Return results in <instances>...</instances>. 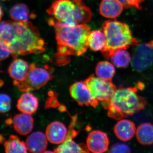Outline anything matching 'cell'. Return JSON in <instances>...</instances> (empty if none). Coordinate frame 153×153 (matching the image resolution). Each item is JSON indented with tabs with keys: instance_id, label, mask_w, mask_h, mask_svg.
Here are the masks:
<instances>
[{
	"instance_id": "obj_15",
	"label": "cell",
	"mask_w": 153,
	"mask_h": 153,
	"mask_svg": "<svg viewBox=\"0 0 153 153\" xmlns=\"http://www.w3.org/2000/svg\"><path fill=\"white\" fill-rule=\"evenodd\" d=\"M14 129L22 135H26L32 131L34 119L31 114L22 113L16 115L12 120Z\"/></svg>"
},
{
	"instance_id": "obj_16",
	"label": "cell",
	"mask_w": 153,
	"mask_h": 153,
	"mask_svg": "<svg viewBox=\"0 0 153 153\" xmlns=\"http://www.w3.org/2000/svg\"><path fill=\"white\" fill-rule=\"evenodd\" d=\"M25 143L30 152L42 153L47 149L48 143L46 134L38 131L34 132L29 135Z\"/></svg>"
},
{
	"instance_id": "obj_17",
	"label": "cell",
	"mask_w": 153,
	"mask_h": 153,
	"mask_svg": "<svg viewBox=\"0 0 153 153\" xmlns=\"http://www.w3.org/2000/svg\"><path fill=\"white\" fill-rule=\"evenodd\" d=\"M124 8L118 0H102L99 6L100 13L105 18L114 19L120 16Z\"/></svg>"
},
{
	"instance_id": "obj_26",
	"label": "cell",
	"mask_w": 153,
	"mask_h": 153,
	"mask_svg": "<svg viewBox=\"0 0 153 153\" xmlns=\"http://www.w3.org/2000/svg\"><path fill=\"white\" fill-rule=\"evenodd\" d=\"M108 153H131V152L127 145L116 143L111 147Z\"/></svg>"
},
{
	"instance_id": "obj_9",
	"label": "cell",
	"mask_w": 153,
	"mask_h": 153,
	"mask_svg": "<svg viewBox=\"0 0 153 153\" xmlns=\"http://www.w3.org/2000/svg\"><path fill=\"white\" fill-rule=\"evenodd\" d=\"M77 119L76 115L71 117L66 139L55 149L54 151L55 153H90L87 145L83 143L77 144L73 140L78 132L74 129Z\"/></svg>"
},
{
	"instance_id": "obj_5",
	"label": "cell",
	"mask_w": 153,
	"mask_h": 153,
	"mask_svg": "<svg viewBox=\"0 0 153 153\" xmlns=\"http://www.w3.org/2000/svg\"><path fill=\"white\" fill-rule=\"evenodd\" d=\"M102 28L106 38V45L101 52L105 58L110 59L117 49H127L131 46L139 44L133 36L129 27L125 23L108 20L102 24Z\"/></svg>"
},
{
	"instance_id": "obj_19",
	"label": "cell",
	"mask_w": 153,
	"mask_h": 153,
	"mask_svg": "<svg viewBox=\"0 0 153 153\" xmlns=\"http://www.w3.org/2000/svg\"><path fill=\"white\" fill-rule=\"evenodd\" d=\"M136 136L140 144L151 145L153 144V125L145 123L140 125L136 130Z\"/></svg>"
},
{
	"instance_id": "obj_3",
	"label": "cell",
	"mask_w": 153,
	"mask_h": 153,
	"mask_svg": "<svg viewBox=\"0 0 153 153\" xmlns=\"http://www.w3.org/2000/svg\"><path fill=\"white\" fill-rule=\"evenodd\" d=\"M136 87L119 88L108 101L102 102L110 117L119 120L144 109L146 101L139 95Z\"/></svg>"
},
{
	"instance_id": "obj_24",
	"label": "cell",
	"mask_w": 153,
	"mask_h": 153,
	"mask_svg": "<svg viewBox=\"0 0 153 153\" xmlns=\"http://www.w3.org/2000/svg\"><path fill=\"white\" fill-rule=\"evenodd\" d=\"M110 59L113 64L118 68H126L131 61L130 54L126 49H124L115 51Z\"/></svg>"
},
{
	"instance_id": "obj_28",
	"label": "cell",
	"mask_w": 153,
	"mask_h": 153,
	"mask_svg": "<svg viewBox=\"0 0 153 153\" xmlns=\"http://www.w3.org/2000/svg\"><path fill=\"white\" fill-rule=\"evenodd\" d=\"M0 46H1V60H4L8 58L10 55L12 54V53L8 46L3 41H1Z\"/></svg>"
},
{
	"instance_id": "obj_14",
	"label": "cell",
	"mask_w": 153,
	"mask_h": 153,
	"mask_svg": "<svg viewBox=\"0 0 153 153\" xmlns=\"http://www.w3.org/2000/svg\"><path fill=\"white\" fill-rule=\"evenodd\" d=\"M136 128L133 122L126 118L120 120L114 127L116 136L123 142L131 140L136 132Z\"/></svg>"
},
{
	"instance_id": "obj_4",
	"label": "cell",
	"mask_w": 153,
	"mask_h": 153,
	"mask_svg": "<svg viewBox=\"0 0 153 153\" xmlns=\"http://www.w3.org/2000/svg\"><path fill=\"white\" fill-rule=\"evenodd\" d=\"M47 12L60 25L69 27L86 24L92 16L91 10L83 0H56Z\"/></svg>"
},
{
	"instance_id": "obj_25",
	"label": "cell",
	"mask_w": 153,
	"mask_h": 153,
	"mask_svg": "<svg viewBox=\"0 0 153 153\" xmlns=\"http://www.w3.org/2000/svg\"><path fill=\"white\" fill-rule=\"evenodd\" d=\"M1 103H0V111L1 113L8 112L11 107V99L10 97L5 94H1Z\"/></svg>"
},
{
	"instance_id": "obj_6",
	"label": "cell",
	"mask_w": 153,
	"mask_h": 153,
	"mask_svg": "<svg viewBox=\"0 0 153 153\" xmlns=\"http://www.w3.org/2000/svg\"><path fill=\"white\" fill-rule=\"evenodd\" d=\"M52 78V74L47 69L37 67L36 64L32 63L30 64V69L25 80L15 85L22 92H29L40 89Z\"/></svg>"
},
{
	"instance_id": "obj_13",
	"label": "cell",
	"mask_w": 153,
	"mask_h": 153,
	"mask_svg": "<svg viewBox=\"0 0 153 153\" xmlns=\"http://www.w3.org/2000/svg\"><path fill=\"white\" fill-rule=\"evenodd\" d=\"M68 132L66 126L63 123L55 121L47 126L45 134L50 143L59 144L62 143L66 139Z\"/></svg>"
},
{
	"instance_id": "obj_7",
	"label": "cell",
	"mask_w": 153,
	"mask_h": 153,
	"mask_svg": "<svg viewBox=\"0 0 153 153\" xmlns=\"http://www.w3.org/2000/svg\"><path fill=\"white\" fill-rule=\"evenodd\" d=\"M84 82L93 97L102 102L109 100L117 89L112 81L101 79L93 74L88 76Z\"/></svg>"
},
{
	"instance_id": "obj_29",
	"label": "cell",
	"mask_w": 153,
	"mask_h": 153,
	"mask_svg": "<svg viewBox=\"0 0 153 153\" xmlns=\"http://www.w3.org/2000/svg\"><path fill=\"white\" fill-rule=\"evenodd\" d=\"M42 153H55V152H51V151H45Z\"/></svg>"
},
{
	"instance_id": "obj_23",
	"label": "cell",
	"mask_w": 153,
	"mask_h": 153,
	"mask_svg": "<svg viewBox=\"0 0 153 153\" xmlns=\"http://www.w3.org/2000/svg\"><path fill=\"white\" fill-rule=\"evenodd\" d=\"M96 76L105 80L111 81L115 74V68L113 63L103 60L99 62L96 66Z\"/></svg>"
},
{
	"instance_id": "obj_2",
	"label": "cell",
	"mask_w": 153,
	"mask_h": 153,
	"mask_svg": "<svg viewBox=\"0 0 153 153\" xmlns=\"http://www.w3.org/2000/svg\"><path fill=\"white\" fill-rule=\"evenodd\" d=\"M48 24L55 29L57 44L55 57L57 62H68V56H79L86 52L88 48V38L91 32L87 24L69 27L60 25L53 18L49 19Z\"/></svg>"
},
{
	"instance_id": "obj_22",
	"label": "cell",
	"mask_w": 153,
	"mask_h": 153,
	"mask_svg": "<svg viewBox=\"0 0 153 153\" xmlns=\"http://www.w3.org/2000/svg\"><path fill=\"white\" fill-rule=\"evenodd\" d=\"M4 146L5 153H27L26 143L14 135L4 142Z\"/></svg>"
},
{
	"instance_id": "obj_12",
	"label": "cell",
	"mask_w": 153,
	"mask_h": 153,
	"mask_svg": "<svg viewBox=\"0 0 153 153\" xmlns=\"http://www.w3.org/2000/svg\"><path fill=\"white\" fill-rule=\"evenodd\" d=\"M30 66V65L27 61L20 58H16L11 63L8 71L10 76L13 79L14 85L25 80Z\"/></svg>"
},
{
	"instance_id": "obj_1",
	"label": "cell",
	"mask_w": 153,
	"mask_h": 153,
	"mask_svg": "<svg viewBox=\"0 0 153 153\" xmlns=\"http://www.w3.org/2000/svg\"><path fill=\"white\" fill-rule=\"evenodd\" d=\"M0 39L8 46L13 57L39 54L45 50V43L38 28L31 22L2 21Z\"/></svg>"
},
{
	"instance_id": "obj_30",
	"label": "cell",
	"mask_w": 153,
	"mask_h": 153,
	"mask_svg": "<svg viewBox=\"0 0 153 153\" xmlns=\"http://www.w3.org/2000/svg\"><path fill=\"white\" fill-rule=\"evenodd\" d=\"M3 15V14L2 9L1 7V18H2V17Z\"/></svg>"
},
{
	"instance_id": "obj_11",
	"label": "cell",
	"mask_w": 153,
	"mask_h": 153,
	"mask_svg": "<svg viewBox=\"0 0 153 153\" xmlns=\"http://www.w3.org/2000/svg\"><path fill=\"white\" fill-rule=\"evenodd\" d=\"M109 141L108 136L104 132L94 130L88 134L86 145L92 153H104L108 149Z\"/></svg>"
},
{
	"instance_id": "obj_8",
	"label": "cell",
	"mask_w": 153,
	"mask_h": 153,
	"mask_svg": "<svg viewBox=\"0 0 153 153\" xmlns=\"http://www.w3.org/2000/svg\"><path fill=\"white\" fill-rule=\"evenodd\" d=\"M136 47L131 58L132 66L136 71H144L153 64V40Z\"/></svg>"
},
{
	"instance_id": "obj_27",
	"label": "cell",
	"mask_w": 153,
	"mask_h": 153,
	"mask_svg": "<svg viewBox=\"0 0 153 153\" xmlns=\"http://www.w3.org/2000/svg\"><path fill=\"white\" fill-rule=\"evenodd\" d=\"M124 6L125 8L128 9L130 8H135L141 10L142 6L141 4L144 0H118Z\"/></svg>"
},
{
	"instance_id": "obj_10",
	"label": "cell",
	"mask_w": 153,
	"mask_h": 153,
	"mask_svg": "<svg viewBox=\"0 0 153 153\" xmlns=\"http://www.w3.org/2000/svg\"><path fill=\"white\" fill-rule=\"evenodd\" d=\"M69 91L71 97L80 106L85 105L94 108L98 106V100L93 97L84 82H74L70 86Z\"/></svg>"
},
{
	"instance_id": "obj_20",
	"label": "cell",
	"mask_w": 153,
	"mask_h": 153,
	"mask_svg": "<svg viewBox=\"0 0 153 153\" xmlns=\"http://www.w3.org/2000/svg\"><path fill=\"white\" fill-rule=\"evenodd\" d=\"M9 13L11 19L14 22H27L30 18L34 17L30 14L27 6L23 3L16 4L13 6L10 9Z\"/></svg>"
},
{
	"instance_id": "obj_18",
	"label": "cell",
	"mask_w": 153,
	"mask_h": 153,
	"mask_svg": "<svg viewBox=\"0 0 153 153\" xmlns=\"http://www.w3.org/2000/svg\"><path fill=\"white\" fill-rule=\"evenodd\" d=\"M39 105L38 99L33 94L25 92L17 102V108L19 111L32 114L36 112Z\"/></svg>"
},
{
	"instance_id": "obj_21",
	"label": "cell",
	"mask_w": 153,
	"mask_h": 153,
	"mask_svg": "<svg viewBox=\"0 0 153 153\" xmlns=\"http://www.w3.org/2000/svg\"><path fill=\"white\" fill-rule=\"evenodd\" d=\"M88 47L94 52L101 51L106 45V38L104 33L100 30L90 32L88 38Z\"/></svg>"
}]
</instances>
